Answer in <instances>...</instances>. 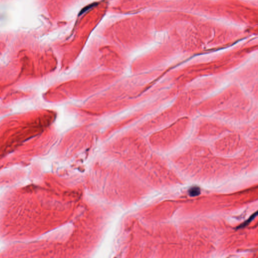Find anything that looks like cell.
<instances>
[{
    "instance_id": "obj_2",
    "label": "cell",
    "mask_w": 258,
    "mask_h": 258,
    "mask_svg": "<svg viewBox=\"0 0 258 258\" xmlns=\"http://www.w3.org/2000/svg\"><path fill=\"white\" fill-rule=\"evenodd\" d=\"M257 216V212H256L255 213L253 214V215L251 216V217H249V219H247V220L245 221V222L243 223V224H242L240 225L238 227H237V228H238V229L243 228V227H245V226H247V225H249V223H250V222H251V221L253 220L254 218H255Z\"/></svg>"
},
{
    "instance_id": "obj_1",
    "label": "cell",
    "mask_w": 258,
    "mask_h": 258,
    "mask_svg": "<svg viewBox=\"0 0 258 258\" xmlns=\"http://www.w3.org/2000/svg\"><path fill=\"white\" fill-rule=\"evenodd\" d=\"M200 189L197 186L192 187L189 190V194L191 197L197 196L200 194Z\"/></svg>"
}]
</instances>
